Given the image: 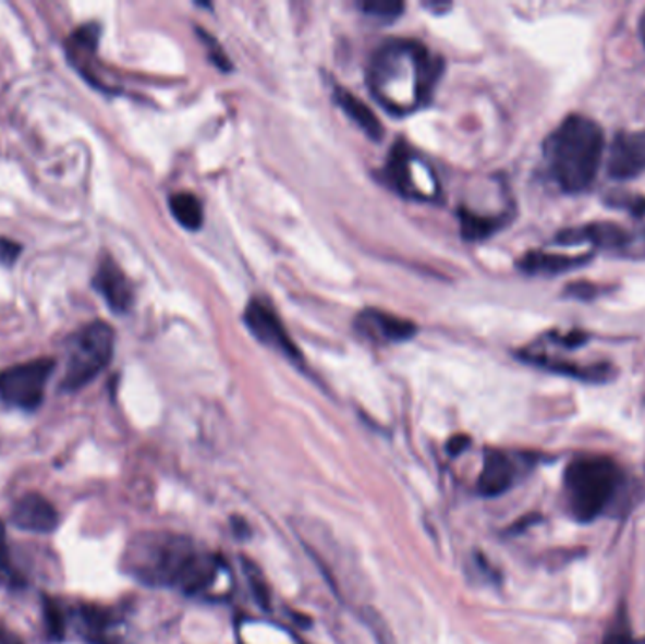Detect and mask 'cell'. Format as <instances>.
I'll list each match as a JSON object with an SVG mask.
<instances>
[{
	"mask_svg": "<svg viewBox=\"0 0 645 644\" xmlns=\"http://www.w3.org/2000/svg\"><path fill=\"white\" fill-rule=\"evenodd\" d=\"M442 71V59L422 42L393 38L374 51L366 82L381 107L407 116L428 105Z\"/></svg>",
	"mask_w": 645,
	"mask_h": 644,
	"instance_id": "7a4b0ae2",
	"label": "cell"
},
{
	"mask_svg": "<svg viewBox=\"0 0 645 644\" xmlns=\"http://www.w3.org/2000/svg\"><path fill=\"white\" fill-rule=\"evenodd\" d=\"M0 644H23L22 639L15 635L14 631L8 630L7 625L0 623Z\"/></svg>",
	"mask_w": 645,
	"mask_h": 644,
	"instance_id": "f546056e",
	"label": "cell"
},
{
	"mask_svg": "<svg viewBox=\"0 0 645 644\" xmlns=\"http://www.w3.org/2000/svg\"><path fill=\"white\" fill-rule=\"evenodd\" d=\"M518 460L502 450H485L484 469L477 481V491L485 497L502 496L518 478Z\"/></svg>",
	"mask_w": 645,
	"mask_h": 644,
	"instance_id": "7c38bea8",
	"label": "cell"
},
{
	"mask_svg": "<svg viewBox=\"0 0 645 644\" xmlns=\"http://www.w3.org/2000/svg\"><path fill=\"white\" fill-rule=\"evenodd\" d=\"M604 157V131L595 120L572 113L544 142L549 177L570 195L589 190Z\"/></svg>",
	"mask_w": 645,
	"mask_h": 644,
	"instance_id": "3957f363",
	"label": "cell"
},
{
	"mask_svg": "<svg viewBox=\"0 0 645 644\" xmlns=\"http://www.w3.org/2000/svg\"><path fill=\"white\" fill-rule=\"evenodd\" d=\"M640 38H642V42H644L645 46V10H644V14H642V17H640Z\"/></svg>",
	"mask_w": 645,
	"mask_h": 644,
	"instance_id": "4dcf8cb0",
	"label": "cell"
},
{
	"mask_svg": "<svg viewBox=\"0 0 645 644\" xmlns=\"http://www.w3.org/2000/svg\"><path fill=\"white\" fill-rule=\"evenodd\" d=\"M608 174L613 180H632L645 172V129L623 131L616 135L608 149Z\"/></svg>",
	"mask_w": 645,
	"mask_h": 644,
	"instance_id": "9c48e42d",
	"label": "cell"
},
{
	"mask_svg": "<svg viewBox=\"0 0 645 644\" xmlns=\"http://www.w3.org/2000/svg\"><path fill=\"white\" fill-rule=\"evenodd\" d=\"M246 571H250L247 576H250V581L253 582V592H255V595H257V599H259L260 605L268 607V592L267 588H265V581H263V576H260V573H257V571L252 573V567L246 569Z\"/></svg>",
	"mask_w": 645,
	"mask_h": 644,
	"instance_id": "83f0119b",
	"label": "cell"
},
{
	"mask_svg": "<svg viewBox=\"0 0 645 644\" xmlns=\"http://www.w3.org/2000/svg\"><path fill=\"white\" fill-rule=\"evenodd\" d=\"M334 100H337L338 108H342V112L350 118L351 121L357 123L358 129H363L366 135L370 136L373 141H379L384 135V127L379 123L378 116L366 107L363 100L357 99L355 95L345 92L342 87L334 89Z\"/></svg>",
	"mask_w": 645,
	"mask_h": 644,
	"instance_id": "ac0fdd59",
	"label": "cell"
},
{
	"mask_svg": "<svg viewBox=\"0 0 645 644\" xmlns=\"http://www.w3.org/2000/svg\"><path fill=\"white\" fill-rule=\"evenodd\" d=\"M80 617V630L85 641L92 644H120L118 631V618L110 610L100 609L95 605H82L77 610Z\"/></svg>",
	"mask_w": 645,
	"mask_h": 644,
	"instance_id": "e0dca14e",
	"label": "cell"
},
{
	"mask_svg": "<svg viewBox=\"0 0 645 644\" xmlns=\"http://www.w3.org/2000/svg\"><path fill=\"white\" fill-rule=\"evenodd\" d=\"M461 226H463V236L468 241H484L487 236H491L495 231L504 226L506 220L502 216H479L472 210L461 208Z\"/></svg>",
	"mask_w": 645,
	"mask_h": 644,
	"instance_id": "ffe728a7",
	"label": "cell"
},
{
	"mask_svg": "<svg viewBox=\"0 0 645 644\" xmlns=\"http://www.w3.org/2000/svg\"><path fill=\"white\" fill-rule=\"evenodd\" d=\"M593 254L583 255H559L547 254V252H528L521 257L520 269L525 275H540V277H557L569 270L583 267L591 262Z\"/></svg>",
	"mask_w": 645,
	"mask_h": 644,
	"instance_id": "2e32d148",
	"label": "cell"
},
{
	"mask_svg": "<svg viewBox=\"0 0 645 644\" xmlns=\"http://www.w3.org/2000/svg\"><path fill=\"white\" fill-rule=\"evenodd\" d=\"M46 625H48V633L51 639L64 637V630H66V623H64V615L61 607L56 602H46Z\"/></svg>",
	"mask_w": 645,
	"mask_h": 644,
	"instance_id": "603a6c76",
	"label": "cell"
},
{
	"mask_svg": "<svg viewBox=\"0 0 645 644\" xmlns=\"http://www.w3.org/2000/svg\"><path fill=\"white\" fill-rule=\"evenodd\" d=\"M23 248L20 242L10 241L0 236V267H12L17 257L22 255Z\"/></svg>",
	"mask_w": 645,
	"mask_h": 644,
	"instance_id": "d4e9b609",
	"label": "cell"
},
{
	"mask_svg": "<svg viewBox=\"0 0 645 644\" xmlns=\"http://www.w3.org/2000/svg\"><path fill=\"white\" fill-rule=\"evenodd\" d=\"M386 178L404 197L430 201L438 195V180L430 165L415 156L404 142H397L387 159Z\"/></svg>",
	"mask_w": 645,
	"mask_h": 644,
	"instance_id": "52a82bcc",
	"label": "cell"
},
{
	"mask_svg": "<svg viewBox=\"0 0 645 644\" xmlns=\"http://www.w3.org/2000/svg\"><path fill=\"white\" fill-rule=\"evenodd\" d=\"M56 370L51 357L20 363L0 373V401L22 411H36Z\"/></svg>",
	"mask_w": 645,
	"mask_h": 644,
	"instance_id": "8992f818",
	"label": "cell"
},
{
	"mask_svg": "<svg viewBox=\"0 0 645 644\" xmlns=\"http://www.w3.org/2000/svg\"><path fill=\"white\" fill-rule=\"evenodd\" d=\"M121 566L144 586L197 595L216 581L219 558L216 554L204 552L185 535L146 532L131 538Z\"/></svg>",
	"mask_w": 645,
	"mask_h": 644,
	"instance_id": "6da1fadb",
	"label": "cell"
},
{
	"mask_svg": "<svg viewBox=\"0 0 645 644\" xmlns=\"http://www.w3.org/2000/svg\"><path fill=\"white\" fill-rule=\"evenodd\" d=\"M357 327L361 333L378 342H404L412 339L417 331L412 321L376 308L363 312L358 316Z\"/></svg>",
	"mask_w": 645,
	"mask_h": 644,
	"instance_id": "9a60e30c",
	"label": "cell"
},
{
	"mask_svg": "<svg viewBox=\"0 0 645 644\" xmlns=\"http://www.w3.org/2000/svg\"><path fill=\"white\" fill-rule=\"evenodd\" d=\"M0 581L10 586H17L22 584L20 574L15 573L14 567H12V560H10V552H8L7 532H4V525L0 524Z\"/></svg>",
	"mask_w": 645,
	"mask_h": 644,
	"instance_id": "44dd1931",
	"label": "cell"
},
{
	"mask_svg": "<svg viewBox=\"0 0 645 644\" xmlns=\"http://www.w3.org/2000/svg\"><path fill=\"white\" fill-rule=\"evenodd\" d=\"M363 10H365L366 14L373 15V17H379V20L389 22V20H397L402 14L404 4L402 2H394V0H373V2H365Z\"/></svg>",
	"mask_w": 645,
	"mask_h": 644,
	"instance_id": "7402d4cb",
	"label": "cell"
},
{
	"mask_svg": "<svg viewBox=\"0 0 645 644\" xmlns=\"http://www.w3.org/2000/svg\"><path fill=\"white\" fill-rule=\"evenodd\" d=\"M93 285L115 314H125L131 311L134 301L133 285L125 277V272L118 267V263L110 257H105L100 262L97 275L93 278Z\"/></svg>",
	"mask_w": 645,
	"mask_h": 644,
	"instance_id": "8fae6325",
	"label": "cell"
},
{
	"mask_svg": "<svg viewBox=\"0 0 645 644\" xmlns=\"http://www.w3.org/2000/svg\"><path fill=\"white\" fill-rule=\"evenodd\" d=\"M468 445H471V439H468L466 435H457V437H453V439L449 440L448 450L449 452L453 453V455H457V453H461L463 450H466Z\"/></svg>",
	"mask_w": 645,
	"mask_h": 644,
	"instance_id": "f1b7e54d",
	"label": "cell"
},
{
	"mask_svg": "<svg viewBox=\"0 0 645 644\" xmlns=\"http://www.w3.org/2000/svg\"><path fill=\"white\" fill-rule=\"evenodd\" d=\"M115 333L106 321H92L74 333L66 348L63 390H82L112 362Z\"/></svg>",
	"mask_w": 645,
	"mask_h": 644,
	"instance_id": "5b68a950",
	"label": "cell"
},
{
	"mask_svg": "<svg viewBox=\"0 0 645 644\" xmlns=\"http://www.w3.org/2000/svg\"><path fill=\"white\" fill-rule=\"evenodd\" d=\"M244 319H246V326L250 327L253 337L260 340L265 347L272 348L291 360H301L299 348L289 337L288 329L283 327L280 316L276 314L268 301L253 299L252 303L247 305Z\"/></svg>",
	"mask_w": 645,
	"mask_h": 644,
	"instance_id": "ba28073f",
	"label": "cell"
},
{
	"mask_svg": "<svg viewBox=\"0 0 645 644\" xmlns=\"http://www.w3.org/2000/svg\"><path fill=\"white\" fill-rule=\"evenodd\" d=\"M623 475L608 458H580L564 471V494L570 514L580 522H593L618 496Z\"/></svg>",
	"mask_w": 645,
	"mask_h": 644,
	"instance_id": "277c9868",
	"label": "cell"
},
{
	"mask_svg": "<svg viewBox=\"0 0 645 644\" xmlns=\"http://www.w3.org/2000/svg\"><path fill=\"white\" fill-rule=\"evenodd\" d=\"M170 210L180 226L197 231L203 226V205L191 193H175L170 197Z\"/></svg>",
	"mask_w": 645,
	"mask_h": 644,
	"instance_id": "d6986e66",
	"label": "cell"
},
{
	"mask_svg": "<svg viewBox=\"0 0 645 644\" xmlns=\"http://www.w3.org/2000/svg\"><path fill=\"white\" fill-rule=\"evenodd\" d=\"M557 244L562 246H575V244H593L604 250H621L629 246L632 236L626 229L613 223V221H596L589 226L564 229L555 236Z\"/></svg>",
	"mask_w": 645,
	"mask_h": 644,
	"instance_id": "30bf717a",
	"label": "cell"
},
{
	"mask_svg": "<svg viewBox=\"0 0 645 644\" xmlns=\"http://www.w3.org/2000/svg\"><path fill=\"white\" fill-rule=\"evenodd\" d=\"M523 362L534 367L546 368L557 375L572 376L577 380H585V382H604V380H610V376L613 375V370L608 365H591V367H580L574 363L564 362L559 360L555 355L547 354L546 350H541L538 347H528L523 350L520 354Z\"/></svg>",
	"mask_w": 645,
	"mask_h": 644,
	"instance_id": "5bb4252c",
	"label": "cell"
},
{
	"mask_svg": "<svg viewBox=\"0 0 645 644\" xmlns=\"http://www.w3.org/2000/svg\"><path fill=\"white\" fill-rule=\"evenodd\" d=\"M12 522L23 532L46 535L56 530L59 517L56 507L46 497L40 494H27L15 501Z\"/></svg>",
	"mask_w": 645,
	"mask_h": 644,
	"instance_id": "4fadbf2b",
	"label": "cell"
},
{
	"mask_svg": "<svg viewBox=\"0 0 645 644\" xmlns=\"http://www.w3.org/2000/svg\"><path fill=\"white\" fill-rule=\"evenodd\" d=\"M604 644H634L631 635V628L624 615H619L616 622L611 623L610 631L604 637Z\"/></svg>",
	"mask_w": 645,
	"mask_h": 644,
	"instance_id": "cb8c5ba5",
	"label": "cell"
},
{
	"mask_svg": "<svg viewBox=\"0 0 645 644\" xmlns=\"http://www.w3.org/2000/svg\"><path fill=\"white\" fill-rule=\"evenodd\" d=\"M366 622L373 628L374 635L378 639L379 644H393V637L387 631L386 623L381 622V618L376 617V615H366Z\"/></svg>",
	"mask_w": 645,
	"mask_h": 644,
	"instance_id": "484cf974",
	"label": "cell"
},
{
	"mask_svg": "<svg viewBox=\"0 0 645 644\" xmlns=\"http://www.w3.org/2000/svg\"><path fill=\"white\" fill-rule=\"evenodd\" d=\"M198 31H200V28H198ZM200 36H203L204 40H206L208 46H210L211 59H214V63L218 64V66H221V69H231V64H229L227 57H224L223 51H221V48H219V44H216V40L206 35L204 31H200Z\"/></svg>",
	"mask_w": 645,
	"mask_h": 644,
	"instance_id": "4316f807",
	"label": "cell"
}]
</instances>
